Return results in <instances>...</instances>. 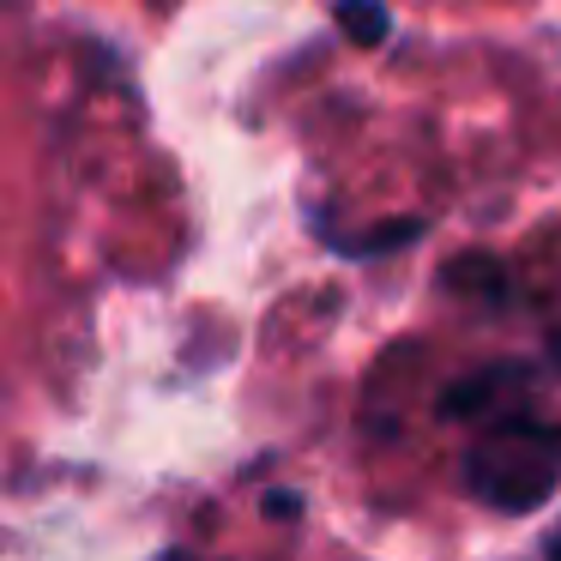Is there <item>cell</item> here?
Segmentation results:
<instances>
[{
    "label": "cell",
    "mask_w": 561,
    "mask_h": 561,
    "mask_svg": "<svg viewBox=\"0 0 561 561\" xmlns=\"http://www.w3.org/2000/svg\"><path fill=\"white\" fill-rule=\"evenodd\" d=\"M459 483L471 501L495 513H531L561 489V423L537 416L531 404L489 411L477 440L459 459Z\"/></svg>",
    "instance_id": "obj_1"
},
{
    "label": "cell",
    "mask_w": 561,
    "mask_h": 561,
    "mask_svg": "<svg viewBox=\"0 0 561 561\" xmlns=\"http://www.w3.org/2000/svg\"><path fill=\"white\" fill-rule=\"evenodd\" d=\"M525 399V363H489L477 375L453 380L440 392V416H459V423H483L489 411H507Z\"/></svg>",
    "instance_id": "obj_2"
},
{
    "label": "cell",
    "mask_w": 561,
    "mask_h": 561,
    "mask_svg": "<svg viewBox=\"0 0 561 561\" xmlns=\"http://www.w3.org/2000/svg\"><path fill=\"white\" fill-rule=\"evenodd\" d=\"M339 25H344V37H356V43H380L392 31V13L380 0H339Z\"/></svg>",
    "instance_id": "obj_3"
},
{
    "label": "cell",
    "mask_w": 561,
    "mask_h": 561,
    "mask_svg": "<svg viewBox=\"0 0 561 561\" xmlns=\"http://www.w3.org/2000/svg\"><path fill=\"white\" fill-rule=\"evenodd\" d=\"M549 549H556V556H561V531H556V537H549Z\"/></svg>",
    "instance_id": "obj_4"
}]
</instances>
